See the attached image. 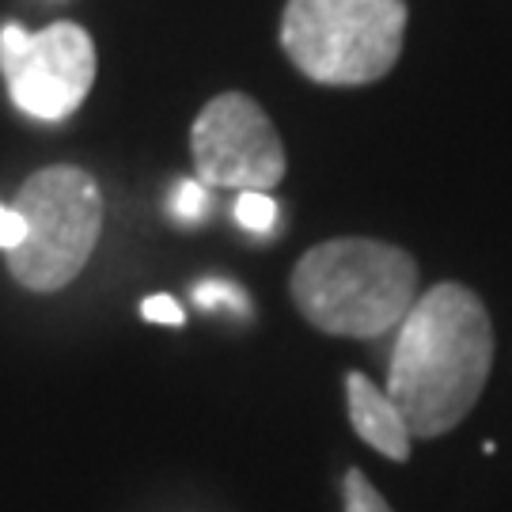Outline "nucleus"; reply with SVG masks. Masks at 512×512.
<instances>
[{
    "label": "nucleus",
    "mask_w": 512,
    "mask_h": 512,
    "mask_svg": "<svg viewBox=\"0 0 512 512\" xmlns=\"http://www.w3.org/2000/svg\"><path fill=\"white\" fill-rule=\"evenodd\" d=\"M494 368V323L467 285L440 281L414 300L395 334L387 395L410 437L452 433L475 410Z\"/></svg>",
    "instance_id": "nucleus-1"
},
{
    "label": "nucleus",
    "mask_w": 512,
    "mask_h": 512,
    "mask_svg": "<svg viewBox=\"0 0 512 512\" xmlns=\"http://www.w3.org/2000/svg\"><path fill=\"white\" fill-rule=\"evenodd\" d=\"M16 209L23 243L8 251V274L31 293H57L73 285L103 236V190L84 167L54 164L19 186Z\"/></svg>",
    "instance_id": "nucleus-4"
},
{
    "label": "nucleus",
    "mask_w": 512,
    "mask_h": 512,
    "mask_svg": "<svg viewBox=\"0 0 512 512\" xmlns=\"http://www.w3.org/2000/svg\"><path fill=\"white\" fill-rule=\"evenodd\" d=\"M289 289L315 330L334 338H380L399 330L414 308L418 262L384 239H327L300 255Z\"/></svg>",
    "instance_id": "nucleus-2"
},
{
    "label": "nucleus",
    "mask_w": 512,
    "mask_h": 512,
    "mask_svg": "<svg viewBox=\"0 0 512 512\" xmlns=\"http://www.w3.org/2000/svg\"><path fill=\"white\" fill-rule=\"evenodd\" d=\"M342 501H346V512H391V505L380 497V490L357 467H349L346 478H342Z\"/></svg>",
    "instance_id": "nucleus-11"
},
{
    "label": "nucleus",
    "mask_w": 512,
    "mask_h": 512,
    "mask_svg": "<svg viewBox=\"0 0 512 512\" xmlns=\"http://www.w3.org/2000/svg\"><path fill=\"white\" fill-rule=\"evenodd\" d=\"M92 35L80 23H50L42 31H27L19 23L0 27V73L8 95L27 118L61 122L84 107L95 84Z\"/></svg>",
    "instance_id": "nucleus-5"
},
{
    "label": "nucleus",
    "mask_w": 512,
    "mask_h": 512,
    "mask_svg": "<svg viewBox=\"0 0 512 512\" xmlns=\"http://www.w3.org/2000/svg\"><path fill=\"white\" fill-rule=\"evenodd\" d=\"M236 220H239V228H247V232H255V236H270L277 228V202L270 194L243 190L236 198Z\"/></svg>",
    "instance_id": "nucleus-8"
},
{
    "label": "nucleus",
    "mask_w": 512,
    "mask_h": 512,
    "mask_svg": "<svg viewBox=\"0 0 512 512\" xmlns=\"http://www.w3.org/2000/svg\"><path fill=\"white\" fill-rule=\"evenodd\" d=\"M23 217H19L16 209H8V205H0V251L8 255V251H16L19 243H23Z\"/></svg>",
    "instance_id": "nucleus-13"
},
{
    "label": "nucleus",
    "mask_w": 512,
    "mask_h": 512,
    "mask_svg": "<svg viewBox=\"0 0 512 512\" xmlns=\"http://www.w3.org/2000/svg\"><path fill=\"white\" fill-rule=\"evenodd\" d=\"M167 213L179 220V224H198V220H205V213H209V186L198 183V179H179L175 190H171Z\"/></svg>",
    "instance_id": "nucleus-10"
},
{
    "label": "nucleus",
    "mask_w": 512,
    "mask_h": 512,
    "mask_svg": "<svg viewBox=\"0 0 512 512\" xmlns=\"http://www.w3.org/2000/svg\"><path fill=\"white\" fill-rule=\"evenodd\" d=\"M194 300H198V308H205V311L228 308V311H239V315H251L247 293L239 289L236 281H224V277H205V281H198V285H194Z\"/></svg>",
    "instance_id": "nucleus-9"
},
{
    "label": "nucleus",
    "mask_w": 512,
    "mask_h": 512,
    "mask_svg": "<svg viewBox=\"0 0 512 512\" xmlns=\"http://www.w3.org/2000/svg\"><path fill=\"white\" fill-rule=\"evenodd\" d=\"M190 156L198 183L220 190L270 194L285 179V145L274 122L243 92H220L198 110L190 126Z\"/></svg>",
    "instance_id": "nucleus-6"
},
{
    "label": "nucleus",
    "mask_w": 512,
    "mask_h": 512,
    "mask_svg": "<svg viewBox=\"0 0 512 512\" xmlns=\"http://www.w3.org/2000/svg\"><path fill=\"white\" fill-rule=\"evenodd\" d=\"M346 410L349 421L357 429V437L365 440L368 448H376L380 456L406 463L410 459V429H406L399 406L391 403L380 384H372L365 372H349L346 376Z\"/></svg>",
    "instance_id": "nucleus-7"
},
{
    "label": "nucleus",
    "mask_w": 512,
    "mask_h": 512,
    "mask_svg": "<svg viewBox=\"0 0 512 512\" xmlns=\"http://www.w3.org/2000/svg\"><path fill=\"white\" fill-rule=\"evenodd\" d=\"M406 23V0H289L281 50L323 88H361L399 65Z\"/></svg>",
    "instance_id": "nucleus-3"
},
{
    "label": "nucleus",
    "mask_w": 512,
    "mask_h": 512,
    "mask_svg": "<svg viewBox=\"0 0 512 512\" xmlns=\"http://www.w3.org/2000/svg\"><path fill=\"white\" fill-rule=\"evenodd\" d=\"M141 315H145L148 323H167V327H183V308L175 304V296H145V304H141Z\"/></svg>",
    "instance_id": "nucleus-12"
}]
</instances>
